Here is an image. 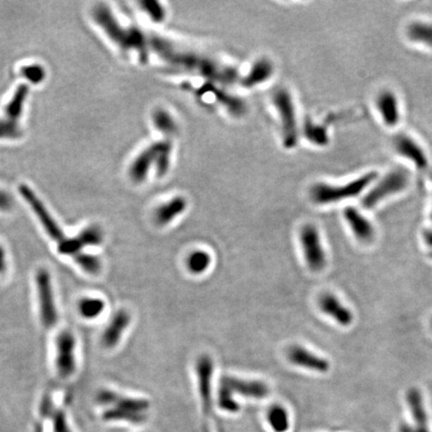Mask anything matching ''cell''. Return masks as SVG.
<instances>
[{"label":"cell","instance_id":"obj_1","mask_svg":"<svg viewBox=\"0 0 432 432\" xmlns=\"http://www.w3.org/2000/svg\"><path fill=\"white\" fill-rule=\"evenodd\" d=\"M93 18L100 27L116 42L121 49H136L140 51L143 59H147V45L144 37L137 28H124L111 13V9L104 4H99L93 8Z\"/></svg>","mask_w":432,"mask_h":432},{"label":"cell","instance_id":"obj_2","mask_svg":"<svg viewBox=\"0 0 432 432\" xmlns=\"http://www.w3.org/2000/svg\"><path fill=\"white\" fill-rule=\"evenodd\" d=\"M376 179V173H369L342 185L317 183L310 190V197L316 204H336L362 195L371 187Z\"/></svg>","mask_w":432,"mask_h":432},{"label":"cell","instance_id":"obj_3","mask_svg":"<svg viewBox=\"0 0 432 432\" xmlns=\"http://www.w3.org/2000/svg\"><path fill=\"white\" fill-rule=\"evenodd\" d=\"M408 185L409 174L407 171L400 168L393 169L383 176V178L372 183L369 192L362 199V205L366 209H374L386 198L403 192Z\"/></svg>","mask_w":432,"mask_h":432},{"label":"cell","instance_id":"obj_4","mask_svg":"<svg viewBox=\"0 0 432 432\" xmlns=\"http://www.w3.org/2000/svg\"><path fill=\"white\" fill-rule=\"evenodd\" d=\"M171 143L161 142L154 143V145L145 149L130 167V178L135 183H142L147 178L150 166L156 164L157 173L163 175L169 166V157H171Z\"/></svg>","mask_w":432,"mask_h":432},{"label":"cell","instance_id":"obj_5","mask_svg":"<svg viewBox=\"0 0 432 432\" xmlns=\"http://www.w3.org/2000/svg\"><path fill=\"white\" fill-rule=\"evenodd\" d=\"M273 101L283 124L284 147L292 149L298 140L297 121L292 99L288 90H280L273 95Z\"/></svg>","mask_w":432,"mask_h":432},{"label":"cell","instance_id":"obj_6","mask_svg":"<svg viewBox=\"0 0 432 432\" xmlns=\"http://www.w3.org/2000/svg\"><path fill=\"white\" fill-rule=\"evenodd\" d=\"M300 243L310 271H321L326 266V255L319 230L314 226L307 224L303 226L300 233Z\"/></svg>","mask_w":432,"mask_h":432},{"label":"cell","instance_id":"obj_7","mask_svg":"<svg viewBox=\"0 0 432 432\" xmlns=\"http://www.w3.org/2000/svg\"><path fill=\"white\" fill-rule=\"evenodd\" d=\"M37 288L42 323L47 328H54L58 319V314L54 302L51 278L47 269H42L37 271Z\"/></svg>","mask_w":432,"mask_h":432},{"label":"cell","instance_id":"obj_8","mask_svg":"<svg viewBox=\"0 0 432 432\" xmlns=\"http://www.w3.org/2000/svg\"><path fill=\"white\" fill-rule=\"evenodd\" d=\"M75 338L70 331H62L56 340V369L62 378L75 372Z\"/></svg>","mask_w":432,"mask_h":432},{"label":"cell","instance_id":"obj_9","mask_svg":"<svg viewBox=\"0 0 432 432\" xmlns=\"http://www.w3.org/2000/svg\"><path fill=\"white\" fill-rule=\"evenodd\" d=\"M19 192H20L21 197L25 198L26 202L30 204L31 209L37 214L38 219L42 223L45 230H47V235L56 241H61L63 240V233L61 228L56 221L52 218L51 214H49L45 205L42 204V200L39 199L35 195L33 190H31L27 185H20L19 187Z\"/></svg>","mask_w":432,"mask_h":432},{"label":"cell","instance_id":"obj_10","mask_svg":"<svg viewBox=\"0 0 432 432\" xmlns=\"http://www.w3.org/2000/svg\"><path fill=\"white\" fill-rule=\"evenodd\" d=\"M393 145L396 154L414 164L420 171H424L428 166V157L426 150L412 136L407 133H398L393 138Z\"/></svg>","mask_w":432,"mask_h":432},{"label":"cell","instance_id":"obj_11","mask_svg":"<svg viewBox=\"0 0 432 432\" xmlns=\"http://www.w3.org/2000/svg\"><path fill=\"white\" fill-rule=\"evenodd\" d=\"M214 360L209 355H202L197 362L198 391L202 398L204 414L210 415L212 410V379H214Z\"/></svg>","mask_w":432,"mask_h":432},{"label":"cell","instance_id":"obj_12","mask_svg":"<svg viewBox=\"0 0 432 432\" xmlns=\"http://www.w3.org/2000/svg\"><path fill=\"white\" fill-rule=\"evenodd\" d=\"M221 384L226 386L233 393L245 396V397L262 400L269 395V385L264 381H247V379L236 378V377H223Z\"/></svg>","mask_w":432,"mask_h":432},{"label":"cell","instance_id":"obj_13","mask_svg":"<svg viewBox=\"0 0 432 432\" xmlns=\"http://www.w3.org/2000/svg\"><path fill=\"white\" fill-rule=\"evenodd\" d=\"M288 359L291 364L309 371L326 374L331 369V364L326 358L319 357L302 346H292L288 350Z\"/></svg>","mask_w":432,"mask_h":432},{"label":"cell","instance_id":"obj_14","mask_svg":"<svg viewBox=\"0 0 432 432\" xmlns=\"http://www.w3.org/2000/svg\"><path fill=\"white\" fill-rule=\"evenodd\" d=\"M407 398L414 424V426L403 424L400 426V432H431L426 407H424L421 393H420L419 389H409Z\"/></svg>","mask_w":432,"mask_h":432},{"label":"cell","instance_id":"obj_15","mask_svg":"<svg viewBox=\"0 0 432 432\" xmlns=\"http://www.w3.org/2000/svg\"><path fill=\"white\" fill-rule=\"evenodd\" d=\"M376 109L388 128H395L400 121V106L397 97L390 90H383L377 95Z\"/></svg>","mask_w":432,"mask_h":432},{"label":"cell","instance_id":"obj_16","mask_svg":"<svg viewBox=\"0 0 432 432\" xmlns=\"http://www.w3.org/2000/svg\"><path fill=\"white\" fill-rule=\"evenodd\" d=\"M343 214H345L346 223L358 240L364 243H369L374 240L376 235L374 226L362 212L358 211L355 207L350 206L345 209Z\"/></svg>","mask_w":432,"mask_h":432},{"label":"cell","instance_id":"obj_17","mask_svg":"<svg viewBox=\"0 0 432 432\" xmlns=\"http://www.w3.org/2000/svg\"><path fill=\"white\" fill-rule=\"evenodd\" d=\"M131 316L130 312L121 309L112 317L111 323L107 326L102 335L101 342L105 348H113L118 345L124 331L130 326Z\"/></svg>","mask_w":432,"mask_h":432},{"label":"cell","instance_id":"obj_18","mask_svg":"<svg viewBox=\"0 0 432 432\" xmlns=\"http://www.w3.org/2000/svg\"><path fill=\"white\" fill-rule=\"evenodd\" d=\"M99 402L102 405H114L116 407L137 414H145L150 407L149 400L142 398L124 397L111 390L101 391L99 395Z\"/></svg>","mask_w":432,"mask_h":432},{"label":"cell","instance_id":"obj_19","mask_svg":"<svg viewBox=\"0 0 432 432\" xmlns=\"http://www.w3.org/2000/svg\"><path fill=\"white\" fill-rule=\"evenodd\" d=\"M319 307L324 314L329 315L340 326H348L352 323V312L331 293H324L321 295L319 298Z\"/></svg>","mask_w":432,"mask_h":432},{"label":"cell","instance_id":"obj_20","mask_svg":"<svg viewBox=\"0 0 432 432\" xmlns=\"http://www.w3.org/2000/svg\"><path fill=\"white\" fill-rule=\"evenodd\" d=\"M186 207H187V202L185 198L174 197L171 202L161 205L156 209L154 214L155 221L159 226H166L181 216L185 211Z\"/></svg>","mask_w":432,"mask_h":432},{"label":"cell","instance_id":"obj_21","mask_svg":"<svg viewBox=\"0 0 432 432\" xmlns=\"http://www.w3.org/2000/svg\"><path fill=\"white\" fill-rule=\"evenodd\" d=\"M30 88L26 85H20L14 92L13 99L4 109V118L11 123H18V119L23 114L25 102L27 99Z\"/></svg>","mask_w":432,"mask_h":432},{"label":"cell","instance_id":"obj_22","mask_svg":"<svg viewBox=\"0 0 432 432\" xmlns=\"http://www.w3.org/2000/svg\"><path fill=\"white\" fill-rule=\"evenodd\" d=\"M407 35L415 44L432 47V23L426 21H414L408 25Z\"/></svg>","mask_w":432,"mask_h":432},{"label":"cell","instance_id":"obj_23","mask_svg":"<svg viewBox=\"0 0 432 432\" xmlns=\"http://www.w3.org/2000/svg\"><path fill=\"white\" fill-rule=\"evenodd\" d=\"M267 422L273 432L290 431V420L288 410L283 405H274L267 412Z\"/></svg>","mask_w":432,"mask_h":432},{"label":"cell","instance_id":"obj_24","mask_svg":"<svg viewBox=\"0 0 432 432\" xmlns=\"http://www.w3.org/2000/svg\"><path fill=\"white\" fill-rule=\"evenodd\" d=\"M272 71H273V68H272L271 62L266 61V59L257 61L250 70L249 75L243 80V85L247 87H252L259 85V83L266 81L267 78H271Z\"/></svg>","mask_w":432,"mask_h":432},{"label":"cell","instance_id":"obj_25","mask_svg":"<svg viewBox=\"0 0 432 432\" xmlns=\"http://www.w3.org/2000/svg\"><path fill=\"white\" fill-rule=\"evenodd\" d=\"M211 255L204 250H195L187 259V269L190 273L199 276L204 273L211 264Z\"/></svg>","mask_w":432,"mask_h":432},{"label":"cell","instance_id":"obj_26","mask_svg":"<svg viewBox=\"0 0 432 432\" xmlns=\"http://www.w3.org/2000/svg\"><path fill=\"white\" fill-rule=\"evenodd\" d=\"M105 302L100 298H83L78 304V310L81 316L87 319H94L104 312Z\"/></svg>","mask_w":432,"mask_h":432},{"label":"cell","instance_id":"obj_27","mask_svg":"<svg viewBox=\"0 0 432 432\" xmlns=\"http://www.w3.org/2000/svg\"><path fill=\"white\" fill-rule=\"evenodd\" d=\"M105 420H121V421H128L131 424H142L147 419V414H137V412H130V410L123 409V408L113 407L111 409L105 412L104 414Z\"/></svg>","mask_w":432,"mask_h":432},{"label":"cell","instance_id":"obj_28","mask_svg":"<svg viewBox=\"0 0 432 432\" xmlns=\"http://www.w3.org/2000/svg\"><path fill=\"white\" fill-rule=\"evenodd\" d=\"M75 260L76 264H78L87 273L97 276L101 271V261L99 257L95 255L88 254H78L75 255Z\"/></svg>","mask_w":432,"mask_h":432},{"label":"cell","instance_id":"obj_29","mask_svg":"<svg viewBox=\"0 0 432 432\" xmlns=\"http://www.w3.org/2000/svg\"><path fill=\"white\" fill-rule=\"evenodd\" d=\"M218 405L221 409L229 414H236L240 410V403L236 402L235 395L223 384H221V389H219Z\"/></svg>","mask_w":432,"mask_h":432},{"label":"cell","instance_id":"obj_30","mask_svg":"<svg viewBox=\"0 0 432 432\" xmlns=\"http://www.w3.org/2000/svg\"><path fill=\"white\" fill-rule=\"evenodd\" d=\"M154 123L157 130H161V132L166 133V135L175 132L176 125L173 118L168 112L163 109H159L154 112Z\"/></svg>","mask_w":432,"mask_h":432},{"label":"cell","instance_id":"obj_31","mask_svg":"<svg viewBox=\"0 0 432 432\" xmlns=\"http://www.w3.org/2000/svg\"><path fill=\"white\" fill-rule=\"evenodd\" d=\"M82 247L87 245H99L104 240L101 229L99 226H90L81 231L80 235H78Z\"/></svg>","mask_w":432,"mask_h":432},{"label":"cell","instance_id":"obj_32","mask_svg":"<svg viewBox=\"0 0 432 432\" xmlns=\"http://www.w3.org/2000/svg\"><path fill=\"white\" fill-rule=\"evenodd\" d=\"M305 135L310 142L319 145H326L328 142V136L326 130L321 126L307 123L305 125Z\"/></svg>","mask_w":432,"mask_h":432},{"label":"cell","instance_id":"obj_33","mask_svg":"<svg viewBox=\"0 0 432 432\" xmlns=\"http://www.w3.org/2000/svg\"><path fill=\"white\" fill-rule=\"evenodd\" d=\"M21 130L18 123H11L6 118H0V138L1 140H16L20 137Z\"/></svg>","mask_w":432,"mask_h":432},{"label":"cell","instance_id":"obj_34","mask_svg":"<svg viewBox=\"0 0 432 432\" xmlns=\"http://www.w3.org/2000/svg\"><path fill=\"white\" fill-rule=\"evenodd\" d=\"M21 75L33 85H38L44 80L45 70L39 64H31L21 68Z\"/></svg>","mask_w":432,"mask_h":432},{"label":"cell","instance_id":"obj_35","mask_svg":"<svg viewBox=\"0 0 432 432\" xmlns=\"http://www.w3.org/2000/svg\"><path fill=\"white\" fill-rule=\"evenodd\" d=\"M82 247V245H81L78 236L75 238H63L59 242L58 252L61 254L75 257V255L80 254V249Z\"/></svg>","mask_w":432,"mask_h":432},{"label":"cell","instance_id":"obj_36","mask_svg":"<svg viewBox=\"0 0 432 432\" xmlns=\"http://www.w3.org/2000/svg\"><path fill=\"white\" fill-rule=\"evenodd\" d=\"M142 6L144 7L147 13L149 14L150 18L155 21H162L164 18V11L162 9L161 4L159 2H142Z\"/></svg>","mask_w":432,"mask_h":432},{"label":"cell","instance_id":"obj_37","mask_svg":"<svg viewBox=\"0 0 432 432\" xmlns=\"http://www.w3.org/2000/svg\"><path fill=\"white\" fill-rule=\"evenodd\" d=\"M54 429L56 432H70L66 424V417L61 412H58L54 417Z\"/></svg>","mask_w":432,"mask_h":432},{"label":"cell","instance_id":"obj_38","mask_svg":"<svg viewBox=\"0 0 432 432\" xmlns=\"http://www.w3.org/2000/svg\"><path fill=\"white\" fill-rule=\"evenodd\" d=\"M13 198L4 190H0V210L8 211L13 207Z\"/></svg>","mask_w":432,"mask_h":432},{"label":"cell","instance_id":"obj_39","mask_svg":"<svg viewBox=\"0 0 432 432\" xmlns=\"http://www.w3.org/2000/svg\"><path fill=\"white\" fill-rule=\"evenodd\" d=\"M422 235H424V242H426L429 247L432 248V229H426V230L424 231Z\"/></svg>","mask_w":432,"mask_h":432},{"label":"cell","instance_id":"obj_40","mask_svg":"<svg viewBox=\"0 0 432 432\" xmlns=\"http://www.w3.org/2000/svg\"><path fill=\"white\" fill-rule=\"evenodd\" d=\"M6 252H4V248L0 247V273L6 269Z\"/></svg>","mask_w":432,"mask_h":432},{"label":"cell","instance_id":"obj_41","mask_svg":"<svg viewBox=\"0 0 432 432\" xmlns=\"http://www.w3.org/2000/svg\"><path fill=\"white\" fill-rule=\"evenodd\" d=\"M431 219H432V212H431Z\"/></svg>","mask_w":432,"mask_h":432},{"label":"cell","instance_id":"obj_42","mask_svg":"<svg viewBox=\"0 0 432 432\" xmlns=\"http://www.w3.org/2000/svg\"><path fill=\"white\" fill-rule=\"evenodd\" d=\"M431 326H432V322H431Z\"/></svg>","mask_w":432,"mask_h":432}]
</instances>
